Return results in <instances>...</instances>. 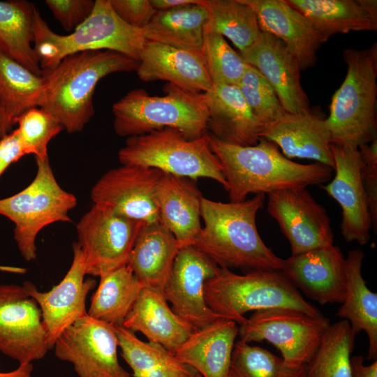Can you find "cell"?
Masks as SVG:
<instances>
[{"instance_id":"cell-1","label":"cell","mask_w":377,"mask_h":377,"mask_svg":"<svg viewBox=\"0 0 377 377\" xmlns=\"http://www.w3.org/2000/svg\"><path fill=\"white\" fill-rule=\"evenodd\" d=\"M209 146L220 161L230 202L246 200L250 193L306 188L330 181L333 170L322 163L301 164L280 152L274 142L260 138L252 146H239L209 133Z\"/></svg>"},{"instance_id":"cell-2","label":"cell","mask_w":377,"mask_h":377,"mask_svg":"<svg viewBox=\"0 0 377 377\" xmlns=\"http://www.w3.org/2000/svg\"><path fill=\"white\" fill-rule=\"evenodd\" d=\"M265 195L237 202H221L203 198L201 218L204 226L192 245L218 267L252 270L281 271L283 259L263 241L256 215Z\"/></svg>"},{"instance_id":"cell-3","label":"cell","mask_w":377,"mask_h":377,"mask_svg":"<svg viewBox=\"0 0 377 377\" xmlns=\"http://www.w3.org/2000/svg\"><path fill=\"white\" fill-rule=\"evenodd\" d=\"M138 61L110 50L80 52L43 73L45 87L39 108L50 112L69 133L82 131L94 114L93 96L99 81L119 72L136 71Z\"/></svg>"},{"instance_id":"cell-4","label":"cell","mask_w":377,"mask_h":377,"mask_svg":"<svg viewBox=\"0 0 377 377\" xmlns=\"http://www.w3.org/2000/svg\"><path fill=\"white\" fill-rule=\"evenodd\" d=\"M33 32V47L43 73L64 57L84 51L110 50L138 61L147 42L142 29L121 20L110 0H96L90 15L68 35L54 32L36 8Z\"/></svg>"},{"instance_id":"cell-5","label":"cell","mask_w":377,"mask_h":377,"mask_svg":"<svg viewBox=\"0 0 377 377\" xmlns=\"http://www.w3.org/2000/svg\"><path fill=\"white\" fill-rule=\"evenodd\" d=\"M343 82L332 96L325 119L332 144L358 149L376 138L377 43L347 48Z\"/></svg>"},{"instance_id":"cell-6","label":"cell","mask_w":377,"mask_h":377,"mask_svg":"<svg viewBox=\"0 0 377 377\" xmlns=\"http://www.w3.org/2000/svg\"><path fill=\"white\" fill-rule=\"evenodd\" d=\"M204 294L215 313L239 325L251 311L287 308L311 316L322 314L279 270H252L242 275L219 267L205 281Z\"/></svg>"},{"instance_id":"cell-7","label":"cell","mask_w":377,"mask_h":377,"mask_svg":"<svg viewBox=\"0 0 377 377\" xmlns=\"http://www.w3.org/2000/svg\"><path fill=\"white\" fill-rule=\"evenodd\" d=\"M164 91V96H151L136 89L114 103L115 133L128 138L169 128L196 138L207 133L209 113L205 93L188 92L170 83Z\"/></svg>"},{"instance_id":"cell-8","label":"cell","mask_w":377,"mask_h":377,"mask_svg":"<svg viewBox=\"0 0 377 377\" xmlns=\"http://www.w3.org/2000/svg\"><path fill=\"white\" fill-rule=\"evenodd\" d=\"M121 165L156 168L165 174L193 180L209 178L227 190L222 165L209 146L207 132L188 138L173 128H163L127 138L118 152Z\"/></svg>"},{"instance_id":"cell-9","label":"cell","mask_w":377,"mask_h":377,"mask_svg":"<svg viewBox=\"0 0 377 377\" xmlns=\"http://www.w3.org/2000/svg\"><path fill=\"white\" fill-rule=\"evenodd\" d=\"M34 179L19 193L0 199V214L15 225L14 239L23 258L29 262L36 258V239L45 227L57 222H72L70 210L77 198L57 182L49 158H36Z\"/></svg>"},{"instance_id":"cell-10","label":"cell","mask_w":377,"mask_h":377,"mask_svg":"<svg viewBox=\"0 0 377 377\" xmlns=\"http://www.w3.org/2000/svg\"><path fill=\"white\" fill-rule=\"evenodd\" d=\"M323 314L311 316L300 311L275 308L253 311L239 325L240 340L249 343L266 341L281 354L286 366L299 368L306 365L330 326Z\"/></svg>"},{"instance_id":"cell-11","label":"cell","mask_w":377,"mask_h":377,"mask_svg":"<svg viewBox=\"0 0 377 377\" xmlns=\"http://www.w3.org/2000/svg\"><path fill=\"white\" fill-rule=\"evenodd\" d=\"M145 224L93 205L76 226L87 275L101 277L126 265Z\"/></svg>"},{"instance_id":"cell-12","label":"cell","mask_w":377,"mask_h":377,"mask_svg":"<svg viewBox=\"0 0 377 377\" xmlns=\"http://www.w3.org/2000/svg\"><path fill=\"white\" fill-rule=\"evenodd\" d=\"M114 326L88 314L66 328L53 348L78 377H131L119 364Z\"/></svg>"},{"instance_id":"cell-13","label":"cell","mask_w":377,"mask_h":377,"mask_svg":"<svg viewBox=\"0 0 377 377\" xmlns=\"http://www.w3.org/2000/svg\"><path fill=\"white\" fill-rule=\"evenodd\" d=\"M159 170L121 165L102 175L93 186V205L146 224L159 221L156 188L163 175Z\"/></svg>"},{"instance_id":"cell-14","label":"cell","mask_w":377,"mask_h":377,"mask_svg":"<svg viewBox=\"0 0 377 377\" xmlns=\"http://www.w3.org/2000/svg\"><path fill=\"white\" fill-rule=\"evenodd\" d=\"M49 350L38 303L23 285L0 284V352L21 364Z\"/></svg>"},{"instance_id":"cell-15","label":"cell","mask_w":377,"mask_h":377,"mask_svg":"<svg viewBox=\"0 0 377 377\" xmlns=\"http://www.w3.org/2000/svg\"><path fill=\"white\" fill-rule=\"evenodd\" d=\"M267 195V211L288 239L291 255L334 244L330 219L306 188L281 189Z\"/></svg>"},{"instance_id":"cell-16","label":"cell","mask_w":377,"mask_h":377,"mask_svg":"<svg viewBox=\"0 0 377 377\" xmlns=\"http://www.w3.org/2000/svg\"><path fill=\"white\" fill-rule=\"evenodd\" d=\"M72 247L73 257L69 269L49 291H39L30 281L22 284L40 309L50 350L66 328L87 314V297L96 285L94 279L84 280L87 273L84 253L77 242Z\"/></svg>"},{"instance_id":"cell-17","label":"cell","mask_w":377,"mask_h":377,"mask_svg":"<svg viewBox=\"0 0 377 377\" xmlns=\"http://www.w3.org/2000/svg\"><path fill=\"white\" fill-rule=\"evenodd\" d=\"M218 267L193 246L183 247L165 283L163 293L172 310L197 330L223 318L207 306L204 294L205 281L215 275Z\"/></svg>"},{"instance_id":"cell-18","label":"cell","mask_w":377,"mask_h":377,"mask_svg":"<svg viewBox=\"0 0 377 377\" xmlns=\"http://www.w3.org/2000/svg\"><path fill=\"white\" fill-rule=\"evenodd\" d=\"M335 175L323 189L341 208V230L348 242L365 245L372 228L371 215L361 172L358 149L331 145Z\"/></svg>"},{"instance_id":"cell-19","label":"cell","mask_w":377,"mask_h":377,"mask_svg":"<svg viewBox=\"0 0 377 377\" xmlns=\"http://www.w3.org/2000/svg\"><path fill=\"white\" fill-rule=\"evenodd\" d=\"M282 273L298 290L320 305L341 304L346 287V258L333 244L283 260Z\"/></svg>"},{"instance_id":"cell-20","label":"cell","mask_w":377,"mask_h":377,"mask_svg":"<svg viewBox=\"0 0 377 377\" xmlns=\"http://www.w3.org/2000/svg\"><path fill=\"white\" fill-rule=\"evenodd\" d=\"M239 54L268 81L286 112L302 113L310 110L300 82V63L281 40L262 31L251 47Z\"/></svg>"},{"instance_id":"cell-21","label":"cell","mask_w":377,"mask_h":377,"mask_svg":"<svg viewBox=\"0 0 377 377\" xmlns=\"http://www.w3.org/2000/svg\"><path fill=\"white\" fill-rule=\"evenodd\" d=\"M144 82L164 80L188 92L205 93L213 87L202 52L147 41L136 70Z\"/></svg>"},{"instance_id":"cell-22","label":"cell","mask_w":377,"mask_h":377,"mask_svg":"<svg viewBox=\"0 0 377 377\" xmlns=\"http://www.w3.org/2000/svg\"><path fill=\"white\" fill-rule=\"evenodd\" d=\"M325 119L311 110L302 113L286 112L264 128L260 138L275 143L288 158L314 160L334 170L331 135Z\"/></svg>"},{"instance_id":"cell-23","label":"cell","mask_w":377,"mask_h":377,"mask_svg":"<svg viewBox=\"0 0 377 377\" xmlns=\"http://www.w3.org/2000/svg\"><path fill=\"white\" fill-rule=\"evenodd\" d=\"M255 11L260 29L281 40L302 71L312 67L321 43L311 22L286 0H243Z\"/></svg>"},{"instance_id":"cell-24","label":"cell","mask_w":377,"mask_h":377,"mask_svg":"<svg viewBox=\"0 0 377 377\" xmlns=\"http://www.w3.org/2000/svg\"><path fill=\"white\" fill-rule=\"evenodd\" d=\"M123 327L140 332L150 342L173 355L197 329L169 307L162 291L144 287L126 316Z\"/></svg>"},{"instance_id":"cell-25","label":"cell","mask_w":377,"mask_h":377,"mask_svg":"<svg viewBox=\"0 0 377 377\" xmlns=\"http://www.w3.org/2000/svg\"><path fill=\"white\" fill-rule=\"evenodd\" d=\"M205 96L209 113L207 129L212 135L239 146L258 142L263 127L237 85L213 84Z\"/></svg>"},{"instance_id":"cell-26","label":"cell","mask_w":377,"mask_h":377,"mask_svg":"<svg viewBox=\"0 0 377 377\" xmlns=\"http://www.w3.org/2000/svg\"><path fill=\"white\" fill-rule=\"evenodd\" d=\"M193 179L163 174L156 188L159 221L179 248L192 246L201 231L202 194Z\"/></svg>"},{"instance_id":"cell-27","label":"cell","mask_w":377,"mask_h":377,"mask_svg":"<svg viewBox=\"0 0 377 377\" xmlns=\"http://www.w3.org/2000/svg\"><path fill=\"white\" fill-rule=\"evenodd\" d=\"M304 15L320 43L336 34L377 30L376 0H286Z\"/></svg>"},{"instance_id":"cell-28","label":"cell","mask_w":377,"mask_h":377,"mask_svg":"<svg viewBox=\"0 0 377 377\" xmlns=\"http://www.w3.org/2000/svg\"><path fill=\"white\" fill-rule=\"evenodd\" d=\"M237 335V323L221 318L197 330L174 355L202 377H228Z\"/></svg>"},{"instance_id":"cell-29","label":"cell","mask_w":377,"mask_h":377,"mask_svg":"<svg viewBox=\"0 0 377 377\" xmlns=\"http://www.w3.org/2000/svg\"><path fill=\"white\" fill-rule=\"evenodd\" d=\"M179 249L174 235L160 221L145 223L127 265L144 287L163 292Z\"/></svg>"},{"instance_id":"cell-30","label":"cell","mask_w":377,"mask_h":377,"mask_svg":"<svg viewBox=\"0 0 377 377\" xmlns=\"http://www.w3.org/2000/svg\"><path fill=\"white\" fill-rule=\"evenodd\" d=\"M361 249H353L346 258V287L344 300L337 316L349 323L357 335L364 331L369 341L367 359H377V294L367 286L362 275Z\"/></svg>"},{"instance_id":"cell-31","label":"cell","mask_w":377,"mask_h":377,"mask_svg":"<svg viewBox=\"0 0 377 377\" xmlns=\"http://www.w3.org/2000/svg\"><path fill=\"white\" fill-rule=\"evenodd\" d=\"M202 0L196 3L156 11L142 29L147 41L202 52L205 26L208 20Z\"/></svg>"},{"instance_id":"cell-32","label":"cell","mask_w":377,"mask_h":377,"mask_svg":"<svg viewBox=\"0 0 377 377\" xmlns=\"http://www.w3.org/2000/svg\"><path fill=\"white\" fill-rule=\"evenodd\" d=\"M45 87L43 75L0 52V107L9 131L21 114L40 106Z\"/></svg>"},{"instance_id":"cell-33","label":"cell","mask_w":377,"mask_h":377,"mask_svg":"<svg viewBox=\"0 0 377 377\" xmlns=\"http://www.w3.org/2000/svg\"><path fill=\"white\" fill-rule=\"evenodd\" d=\"M36 8L27 1H0V52L32 73L42 75L31 45Z\"/></svg>"},{"instance_id":"cell-34","label":"cell","mask_w":377,"mask_h":377,"mask_svg":"<svg viewBox=\"0 0 377 377\" xmlns=\"http://www.w3.org/2000/svg\"><path fill=\"white\" fill-rule=\"evenodd\" d=\"M121 355L133 377H193L198 372L160 344L145 342L123 326H114Z\"/></svg>"},{"instance_id":"cell-35","label":"cell","mask_w":377,"mask_h":377,"mask_svg":"<svg viewBox=\"0 0 377 377\" xmlns=\"http://www.w3.org/2000/svg\"><path fill=\"white\" fill-rule=\"evenodd\" d=\"M143 288L127 264L121 266L100 277L87 314L114 326H123Z\"/></svg>"},{"instance_id":"cell-36","label":"cell","mask_w":377,"mask_h":377,"mask_svg":"<svg viewBox=\"0 0 377 377\" xmlns=\"http://www.w3.org/2000/svg\"><path fill=\"white\" fill-rule=\"evenodd\" d=\"M208 20L205 31L228 38L242 52L251 47L262 31L253 8L243 0H202Z\"/></svg>"},{"instance_id":"cell-37","label":"cell","mask_w":377,"mask_h":377,"mask_svg":"<svg viewBox=\"0 0 377 377\" xmlns=\"http://www.w3.org/2000/svg\"><path fill=\"white\" fill-rule=\"evenodd\" d=\"M355 336L346 320L331 324L306 364L304 377H350Z\"/></svg>"},{"instance_id":"cell-38","label":"cell","mask_w":377,"mask_h":377,"mask_svg":"<svg viewBox=\"0 0 377 377\" xmlns=\"http://www.w3.org/2000/svg\"><path fill=\"white\" fill-rule=\"evenodd\" d=\"M305 366L288 367L281 357L239 339L235 343L228 377H304Z\"/></svg>"},{"instance_id":"cell-39","label":"cell","mask_w":377,"mask_h":377,"mask_svg":"<svg viewBox=\"0 0 377 377\" xmlns=\"http://www.w3.org/2000/svg\"><path fill=\"white\" fill-rule=\"evenodd\" d=\"M202 53L213 84L237 86L249 66L216 33L205 31Z\"/></svg>"},{"instance_id":"cell-40","label":"cell","mask_w":377,"mask_h":377,"mask_svg":"<svg viewBox=\"0 0 377 377\" xmlns=\"http://www.w3.org/2000/svg\"><path fill=\"white\" fill-rule=\"evenodd\" d=\"M15 124H18L16 129L24 154H33L40 160L49 158V142L64 130L50 112L39 107L24 112L16 119Z\"/></svg>"},{"instance_id":"cell-41","label":"cell","mask_w":377,"mask_h":377,"mask_svg":"<svg viewBox=\"0 0 377 377\" xmlns=\"http://www.w3.org/2000/svg\"><path fill=\"white\" fill-rule=\"evenodd\" d=\"M237 87L263 130L286 113L273 87L253 66L249 65Z\"/></svg>"},{"instance_id":"cell-42","label":"cell","mask_w":377,"mask_h":377,"mask_svg":"<svg viewBox=\"0 0 377 377\" xmlns=\"http://www.w3.org/2000/svg\"><path fill=\"white\" fill-rule=\"evenodd\" d=\"M361 172L371 215L373 230L377 229V138L358 147Z\"/></svg>"},{"instance_id":"cell-43","label":"cell","mask_w":377,"mask_h":377,"mask_svg":"<svg viewBox=\"0 0 377 377\" xmlns=\"http://www.w3.org/2000/svg\"><path fill=\"white\" fill-rule=\"evenodd\" d=\"M95 1L46 0L45 3L61 27L74 31L91 13Z\"/></svg>"},{"instance_id":"cell-44","label":"cell","mask_w":377,"mask_h":377,"mask_svg":"<svg viewBox=\"0 0 377 377\" xmlns=\"http://www.w3.org/2000/svg\"><path fill=\"white\" fill-rule=\"evenodd\" d=\"M110 2L121 20L130 26L142 29L156 13L150 0H110Z\"/></svg>"},{"instance_id":"cell-45","label":"cell","mask_w":377,"mask_h":377,"mask_svg":"<svg viewBox=\"0 0 377 377\" xmlns=\"http://www.w3.org/2000/svg\"><path fill=\"white\" fill-rule=\"evenodd\" d=\"M17 129L0 139V176L12 163L24 156Z\"/></svg>"},{"instance_id":"cell-46","label":"cell","mask_w":377,"mask_h":377,"mask_svg":"<svg viewBox=\"0 0 377 377\" xmlns=\"http://www.w3.org/2000/svg\"><path fill=\"white\" fill-rule=\"evenodd\" d=\"M364 361L361 355L350 357V377H377V361L369 365H365Z\"/></svg>"},{"instance_id":"cell-47","label":"cell","mask_w":377,"mask_h":377,"mask_svg":"<svg viewBox=\"0 0 377 377\" xmlns=\"http://www.w3.org/2000/svg\"><path fill=\"white\" fill-rule=\"evenodd\" d=\"M199 0H150L153 8L156 11L167 10L175 8L196 3Z\"/></svg>"},{"instance_id":"cell-48","label":"cell","mask_w":377,"mask_h":377,"mask_svg":"<svg viewBox=\"0 0 377 377\" xmlns=\"http://www.w3.org/2000/svg\"><path fill=\"white\" fill-rule=\"evenodd\" d=\"M32 363L19 364L18 367L11 371L0 372V377H34Z\"/></svg>"},{"instance_id":"cell-49","label":"cell","mask_w":377,"mask_h":377,"mask_svg":"<svg viewBox=\"0 0 377 377\" xmlns=\"http://www.w3.org/2000/svg\"><path fill=\"white\" fill-rule=\"evenodd\" d=\"M0 271L17 274H24L26 272V269L17 267L0 265Z\"/></svg>"},{"instance_id":"cell-50","label":"cell","mask_w":377,"mask_h":377,"mask_svg":"<svg viewBox=\"0 0 377 377\" xmlns=\"http://www.w3.org/2000/svg\"><path fill=\"white\" fill-rule=\"evenodd\" d=\"M8 133H10V131L5 124L2 110L0 107V138H1Z\"/></svg>"},{"instance_id":"cell-51","label":"cell","mask_w":377,"mask_h":377,"mask_svg":"<svg viewBox=\"0 0 377 377\" xmlns=\"http://www.w3.org/2000/svg\"><path fill=\"white\" fill-rule=\"evenodd\" d=\"M193 377H202L199 373H197Z\"/></svg>"},{"instance_id":"cell-52","label":"cell","mask_w":377,"mask_h":377,"mask_svg":"<svg viewBox=\"0 0 377 377\" xmlns=\"http://www.w3.org/2000/svg\"><path fill=\"white\" fill-rule=\"evenodd\" d=\"M0 139H1V138H0Z\"/></svg>"}]
</instances>
